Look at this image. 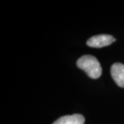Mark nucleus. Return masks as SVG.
Returning <instances> with one entry per match:
<instances>
[{"label":"nucleus","instance_id":"1","mask_svg":"<svg viewBox=\"0 0 124 124\" xmlns=\"http://www.w3.org/2000/svg\"><path fill=\"white\" fill-rule=\"evenodd\" d=\"M77 67L84 70L90 78L96 79L101 75L102 68L97 59L92 55H84L77 62Z\"/></svg>","mask_w":124,"mask_h":124},{"label":"nucleus","instance_id":"2","mask_svg":"<svg viewBox=\"0 0 124 124\" xmlns=\"http://www.w3.org/2000/svg\"><path fill=\"white\" fill-rule=\"evenodd\" d=\"M116 41L115 38L109 35H99L90 38L86 44L92 48H102L112 44Z\"/></svg>","mask_w":124,"mask_h":124},{"label":"nucleus","instance_id":"3","mask_svg":"<svg viewBox=\"0 0 124 124\" xmlns=\"http://www.w3.org/2000/svg\"><path fill=\"white\" fill-rule=\"evenodd\" d=\"M111 76L116 85L124 88V64L121 63H114L110 68Z\"/></svg>","mask_w":124,"mask_h":124},{"label":"nucleus","instance_id":"4","mask_svg":"<svg viewBox=\"0 0 124 124\" xmlns=\"http://www.w3.org/2000/svg\"><path fill=\"white\" fill-rule=\"evenodd\" d=\"M85 122L84 116L79 114L73 115L63 116L56 120L53 124H84Z\"/></svg>","mask_w":124,"mask_h":124}]
</instances>
